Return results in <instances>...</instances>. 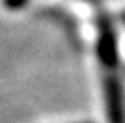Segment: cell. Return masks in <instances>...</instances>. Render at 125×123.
I'll use <instances>...</instances> for the list:
<instances>
[{
    "mask_svg": "<svg viewBox=\"0 0 125 123\" xmlns=\"http://www.w3.org/2000/svg\"><path fill=\"white\" fill-rule=\"evenodd\" d=\"M106 112H108L110 123H125V108H123V97L121 87L116 78L106 80Z\"/></svg>",
    "mask_w": 125,
    "mask_h": 123,
    "instance_id": "1",
    "label": "cell"
},
{
    "mask_svg": "<svg viewBox=\"0 0 125 123\" xmlns=\"http://www.w3.org/2000/svg\"><path fill=\"white\" fill-rule=\"evenodd\" d=\"M110 25V23H108ZM104 23L101 29V36H99V57L106 66H114L117 59V49H116V36L112 27Z\"/></svg>",
    "mask_w": 125,
    "mask_h": 123,
    "instance_id": "2",
    "label": "cell"
},
{
    "mask_svg": "<svg viewBox=\"0 0 125 123\" xmlns=\"http://www.w3.org/2000/svg\"><path fill=\"white\" fill-rule=\"evenodd\" d=\"M27 0H4V4L8 6V8H19V6H23Z\"/></svg>",
    "mask_w": 125,
    "mask_h": 123,
    "instance_id": "3",
    "label": "cell"
}]
</instances>
